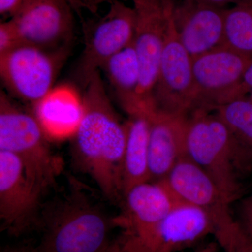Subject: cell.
Here are the masks:
<instances>
[{
    "label": "cell",
    "instance_id": "cell-12",
    "mask_svg": "<svg viewBox=\"0 0 252 252\" xmlns=\"http://www.w3.org/2000/svg\"><path fill=\"white\" fill-rule=\"evenodd\" d=\"M156 111L188 117L193 110L192 59L179 39L173 16L160 59L153 91Z\"/></svg>",
    "mask_w": 252,
    "mask_h": 252
},
{
    "label": "cell",
    "instance_id": "cell-14",
    "mask_svg": "<svg viewBox=\"0 0 252 252\" xmlns=\"http://www.w3.org/2000/svg\"><path fill=\"white\" fill-rule=\"evenodd\" d=\"M226 11L206 0H172L179 39L192 59L223 46Z\"/></svg>",
    "mask_w": 252,
    "mask_h": 252
},
{
    "label": "cell",
    "instance_id": "cell-26",
    "mask_svg": "<svg viewBox=\"0 0 252 252\" xmlns=\"http://www.w3.org/2000/svg\"><path fill=\"white\" fill-rule=\"evenodd\" d=\"M214 4L220 5V6H225L228 4H238L240 3L245 2V1H252V0H206Z\"/></svg>",
    "mask_w": 252,
    "mask_h": 252
},
{
    "label": "cell",
    "instance_id": "cell-13",
    "mask_svg": "<svg viewBox=\"0 0 252 252\" xmlns=\"http://www.w3.org/2000/svg\"><path fill=\"white\" fill-rule=\"evenodd\" d=\"M24 44L46 50L67 47L74 30L71 0H26L11 18Z\"/></svg>",
    "mask_w": 252,
    "mask_h": 252
},
{
    "label": "cell",
    "instance_id": "cell-6",
    "mask_svg": "<svg viewBox=\"0 0 252 252\" xmlns=\"http://www.w3.org/2000/svg\"><path fill=\"white\" fill-rule=\"evenodd\" d=\"M68 50L23 44L0 56V75L5 88L13 97L34 105L54 89Z\"/></svg>",
    "mask_w": 252,
    "mask_h": 252
},
{
    "label": "cell",
    "instance_id": "cell-3",
    "mask_svg": "<svg viewBox=\"0 0 252 252\" xmlns=\"http://www.w3.org/2000/svg\"><path fill=\"white\" fill-rule=\"evenodd\" d=\"M113 220L87 195L72 189L41 211L36 252H99L108 245Z\"/></svg>",
    "mask_w": 252,
    "mask_h": 252
},
{
    "label": "cell",
    "instance_id": "cell-2",
    "mask_svg": "<svg viewBox=\"0 0 252 252\" xmlns=\"http://www.w3.org/2000/svg\"><path fill=\"white\" fill-rule=\"evenodd\" d=\"M211 112L198 109L189 116L187 155L233 203L243 196L242 180L252 170V158L226 124Z\"/></svg>",
    "mask_w": 252,
    "mask_h": 252
},
{
    "label": "cell",
    "instance_id": "cell-28",
    "mask_svg": "<svg viewBox=\"0 0 252 252\" xmlns=\"http://www.w3.org/2000/svg\"><path fill=\"white\" fill-rule=\"evenodd\" d=\"M2 252H36V250H33L28 246H16L6 248Z\"/></svg>",
    "mask_w": 252,
    "mask_h": 252
},
{
    "label": "cell",
    "instance_id": "cell-24",
    "mask_svg": "<svg viewBox=\"0 0 252 252\" xmlns=\"http://www.w3.org/2000/svg\"><path fill=\"white\" fill-rule=\"evenodd\" d=\"M26 0H0V14L4 17L14 18L22 9Z\"/></svg>",
    "mask_w": 252,
    "mask_h": 252
},
{
    "label": "cell",
    "instance_id": "cell-25",
    "mask_svg": "<svg viewBox=\"0 0 252 252\" xmlns=\"http://www.w3.org/2000/svg\"><path fill=\"white\" fill-rule=\"evenodd\" d=\"M99 252H128L123 246L119 239L116 241L109 243L108 245Z\"/></svg>",
    "mask_w": 252,
    "mask_h": 252
},
{
    "label": "cell",
    "instance_id": "cell-8",
    "mask_svg": "<svg viewBox=\"0 0 252 252\" xmlns=\"http://www.w3.org/2000/svg\"><path fill=\"white\" fill-rule=\"evenodd\" d=\"M135 22L132 6L114 0L103 16L86 25L84 48L76 71L83 86L86 87L107 61L132 42Z\"/></svg>",
    "mask_w": 252,
    "mask_h": 252
},
{
    "label": "cell",
    "instance_id": "cell-1",
    "mask_svg": "<svg viewBox=\"0 0 252 252\" xmlns=\"http://www.w3.org/2000/svg\"><path fill=\"white\" fill-rule=\"evenodd\" d=\"M82 97L84 114L72 137L73 160L79 170L90 176L104 196L117 201L123 197L127 126L113 107L100 72L94 74Z\"/></svg>",
    "mask_w": 252,
    "mask_h": 252
},
{
    "label": "cell",
    "instance_id": "cell-5",
    "mask_svg": "<svg viewBox=\"0 0 252 252\" xmlns=\"http://www.w3.org/2000/svg\"><path fill=\"white\" fill-rule=\"evenodd\" d=\"M161 181L180 201L208 214L215 225L216 243L223 252H252L251 243L230 210L231 201L188 156Z\"/></svg>",
    "mask_w": 252,
    "mask_h": 252
},
{
    "label": "cell",
    "instance_id": "cell-19",
    "mask_svg": "<svg viewBox=\"0 0 252 252\" xmlns=\"http://www.w3.org/2000/svg\"><path fill=\"white\" fill-rule=\"evenodd\" d=\"M140 114L128 117L127 141L123 166V198L135 186L150 182L149 169V117Z\"/></svg>",
    "mask_w": 252,
    "mask_h": 252
},
{
    "label": "cell",
    "instance_id": "cell-11",
    "mask_svg": "<svg viewBox=\"0 0 252 252\" xmlns=\"http://www.w3.org/2000/svg\"><path fill=\"white\" fill-rule=\"evenodd\" d=\"M41 195L28 180L22 162L0 150V220L1 230L19 236L39 229Z\"/></svg>",
    "mask_w": 252,
    "mask_h": 252
},
{
    "label": "cell",
    "instance_id": "cell-9",
    "mask_svg": "<svg viewBox=\"0 0 252 252\" xmlns=\"http://www.w3.org/2000/svg\"><path fill=\"white\" fill-rule=\"evenodd\" d=\"M252 58L220 46L192 59L193 110L215 112L229 103ZM191 112V113H192Z\"/></svg>",
    "mask_w": 252,
    "mask_h": 252
},
{
    "label": "cell",
    "instance_id": "cell-22",
    "mask_svg": "<svg viewBox=\"0 0 252 252\" xmlns=\"http://www.w3.org/2000/svg\"><path fill=\"white\" fill-rule=\"evenodd\" d=\"M24 44L16 25L11 19L0 23V56Z\"/></svg>",
    "mask_w": 252,
    "mask_h": 252
},
{
    "label": "cell",
    "instance_id": "cell-10",
    "mask_svg": "<svg viewBox=\"0 0 252 252\" xmlns=\"http://www.w3.org/2000/svg\"><path fill=\"white\" fill-rule=\"evenodd\" d=\"M208 214L191 204L179 202L145 234L122 241L128 252H179L196 245L208 235L215 236Z\"/></svg>",
    "mask_w": 252,
    "mask_h": 252
},
{
    "label": "cell",
    "instance_id": "cell-23",
    "mask_svg": "<svg viewBox=\"0 0 252 252\" xmlns=\"http://www.w3.org/2000/svg\"><path fill=\"white\" fill-rule=\"evenodd\" d=\"M239 223L252 245V194L244 200L239 210Z\"/></svg>",
    "mask_w": 252,
    "mask_h": 252
},
{
    "label": "cell",
    "instance_id": "cell-29",
    "mask_svg": "<svg viewBox=\"0 0 252 252\" xmlns=\"http://www.w3.org/2000/svg\"><path fill=\"white\" fill-rule=\"evenodd\" d=\"M247 97H248L249 99H250V100L252 101V91L250 93V94H248V95L247 96Z\"/></svg>",
    "mask_w": 252,
    "mask_h": 252
},
{
    "label": "cell",
    "instance_id": "cell-4",
    "mask_svg": "<svg viewBox=\"0 0 252 252\" xmlns=\"http://www.w3.org/2000/svg\"><path fill=\"white\" fill-rule=\"evenodd\" d=\"M49 140L34 114L20 108L1 91L0 150L20 159L28 180L41 195L56 187L63 170L62 160L52 152Z\"/></svg>",
    "mask_w": 252,
    "mask_h": 252
},
{
    "label": "cell",
    "instance_id": "cell-27",
    "mask_svg": "<svg viewBox=\"0 0 252 252\" xmlns=\"http://www.w3.org/2000/svg\"><path fill=\"white\" fill-rule=\"evenodd\" d=\"M218 244L215 243H207L201 248L198 249L195 252H219Z\"/></svg>",
    "mask_w": 252,
    "mask_h": 252
},
{
    "label": "cell",
    "instance_id": "cell-20",
    "mask_svg": "<svg viewBox=\"0 0 252 252\" xmlns=\"http://www.w3.org/2000/svg\"><path fill=\"white\" fill-rule=\"evenodd\" d=\"M223 46L252 59V1L227 9Z\"/></svg>",
    "mask_w": 252,
    "mask_h": 252
},
{
    "label": "cell",
    "instance_id": "cell-15",
    "mask_svg": "<svg viewBox=\"0 0 252 252\" xmlns=\"http://www.w3.org/2000/svg\"><path fill=\"white\" fill-rule=\"evenodd\" d=\"M124 198L122 213L113 219L114 225L122 229V241L147 233L180 202L162 181L135 186Z\"/></svg>",
    "mask_w": 252,
    "mask_h": 252
},
{
    "label": "cell",
    "instance_id": "cell-17",
    "mask_svg": "<svg viewBox=\"0 0 252 252\" xmlns=\"http://www.w3.org/2000/svg\"><path fill=\"white\" fill-rule=\"evenodd\" d=\"M33 110L49 140L72 138L84 117L83 97L70 86H58L34 104Z\"/></svg>",
    "mask_w": 252,
    "mask_h": 252
},
{
    "label": "cell",
    "instance_id": "cell-18",
    "mask_svg": "<svg viewBox=\"0 0 252 252\" xmlns=\"http://www.w3.org/2000/svg\"><path fill=\"white\" fill-rule=\"evenodd\" d=\"M103 71L115 98L128 115L148 114L139 99L140 69L133 41L104 64Z\"/></svg>",
    "mask_w": 252,
    "mask_h": 252
},
{
    "label": "cell",
    "instance_id": "cell-7",
    "mask_svg": "<svg viewBox=\"0 0 252 252\" xmlns=\"http://www.w3.org/2000/svg\"><path fill=\"white\" fill-rule=\"evenodd\" d=\"M135 11L133 44L140 63L139 99L145 112L155 111L153 91L172 15V0H130Z\"/></svg>",
    "mask_w": 252,
    "mask_h": 252
},
{
    "label": "cell",
    "instance_id": "cell-21",
    "mask_svg": "<svg viewBox=\"0 0 252 252\" xmlns=\"http://www.w3.org/2000/svg\"><path fill=\"white\" fill-rule=\"evenodd\" d=\"M252 158V101L236 99L215 111Z\"/></svg>",
    "mask_w": 252,
    "mask_h": 252
},
{
    "label": "cell",
    "instance_id": "cell-16",
    "mask_svg": "<svg viewBox=\"0 0 252 252\" xmlns=\"http://www.w3.org/2000/svg\"><path fill=\"white\" fill-rule=\"evenodd\" d=\"M188 117L156 111L149 117L150 182L165 179L181 159L187 157Z\"/></svg>",
    "mask_w": 252,
    "mask_h": 252
}]
</instances>
